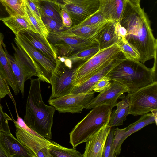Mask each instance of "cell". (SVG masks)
Listing matches in <instances>:
<instances>
[{
    "label": "cell",
    "instance_id": "6da1fadb",
    "mask_svg": "<svg viewBox=\"0 0 157 157\" xmlns=\"http://www.w3.org/2000/svg\"><path fill=\"white\" fill-rule=\"evenodd\" d=\"M119 22L127 30L125 38L138 52L141 63L144 64L156 57L157 40L148 18L140 5L127 1Z\"/></svg>",
    "mask_w": 157,
    "mask_h": 157
},
{
    "label": "cell",
    "instance_id": "7a4b0ae2",
    "mask_svg": "<svg viewBox=\"0 0 157 157\" xmlns=\"http://www.w3.org/2000/svg\"><path fill=\"white\" fill-rule=\"evenodd\" d=\"M41 80L31 79L24 121L30 128L48 140L52 138V128L55 110L53 106L43 101L40 89Z\"/></svg>",
    "mask_w": 157,
    "mask_h": 157
},
{
    "label": "cell",
    "instance_id": "3957f363",
    "mask_svg": "<svg viewBox=\"0 0 157 157\" xmlns=\"http://www.w3.org/2000/svg\"><path fill=\"white\" fill-rule=\"evenodd\" d=\"M155 73V70L147 67L140 61L126 59L105 76L125 86L129 94L156 81Z\"/></svg>",
    "mask_w": 157,
    "mask_h": 157
},
{
    "label": "cell",
    "instance_id": "277c9868",
    "mask_svg": "<svg viewBox=\"0 0 157 157\" xmlns=\"http://www.w3.org/2000/svg\"><path fill=\"white\" fill-rule=\"evenodd\" d=\"M113 107L103 105L92 108L69 134L73 148L86 142L103 126L108 124Z\"/></svg>",
    "mask_w": 157,
    "mask_h": 157
},
{
    "label": "cell",
    "instance_id": "5b68a950",
    "mask_svg": "<svg viewBox=\"0 0 157 157\" xmlns=\"http://www.w3.org/2000/svg\"><path fill=\"white\" fill-rule=\"evenodd\" d=\"M56 67L52 72L50 84L52 93L49 99L57 98L71 94L75 86L77 69L82 63L69 66L60 59L56 60Z\"/></svg>",
    "mask_w": 157,
    "mask_h": 157
},
{
    "label": "cell",
    "instance_id": "8992f818",
    "mask_svg": "<svg viewBox=\"0 0 157 157\" xmlns=\"http://www.w3.org/2000/svg\"><path fill=\"white\" fill-rule=\"evenodd\" d=\"M127 95L129 114L142 115L157 109V81Z\"/></svg>",
    "mask_w": 157,
    "mask_h": 157
},
{
    "label": "cell",
    "instance_id": "52a82bcc",
    "mask_svg": "<svg viewBox=\"0 0 157 157\" xmlns=\"http://www.w3.org/2000/svg\"><path fill=\"white\" fill-rule=\"evenodd\" d=\"M120 51L117 44L101 50L94 56L81 63L75 74V86L83 82L94 75L107 61L118 55Z\"/></svg>",
    "mask_w": 157,
    "mask_h": 157
},
{
    "label": "cell",
    "instance_id": "ba28073f",
    "mask_svg": "<svg viewBox=\"0 0 157 157\" xmlns=\"http://www.w3.org/2000/svg\"><path fill=\"white\" fill-rule=\"evenodd\" d=\"M15 41L17 46L22 49L32 60L38 78L41 81L50 84L52 73L56 66V61L45 56L18 34L15 35Z\"/></svg>",
    "mask_w": 157,
    "mask_h": 157
},
{
    "label": "cell",
    "instance_id": "9c48e42d",
    "mask_svg": "<svg viewBox=\"0 0 157 157\" xmlns=\"http://www.w3.org/2000/svg\"><path fill=\"white\" fill-rule=\"evenodd\" d=\"M64 8L70 16L74 25L86 19L100 8V0H53Z\"/></svg>",
    "mask_w": 157,
    "mask_h": 157
},
{
    "label": "cell",
    "instance_id": "30bf717a",
    "mask_svg": "<svg viewBox=\"0 0 157 157\" xmlns=\"http://www.w3.org/2000/svg\"><path fill=\"white\" fill-rule=\"evenodd\" d=\"M13 121L16 128L17 138L31 157H51L48 147L52 144L51 141L29 132Z\"/></svg>",
    "mask_w": 157,
    "mask_h": 157
},
{
    "label": "cell",
    "instance_id": "8fae6325",
    "mask_svg": "<svg viewBox=\"0 0 157 157\" xmlns=\"http://www.w3.org/2000/svg\"><path fill=\"white\" fill-rule=\"evenodd\" d=\"M93 91L86 94H70L49 99V104L59 113H79L94 97Z\"/></svg>",
    "mask_w": 157,
    "mask_h": 157
},
{
    "label": "cell",
    "instance_id": "7c38bea8",
    "mask_svg": "<svg viewBox=\"0 0 157 157\" xmlns=\"http://www.w3.org/2000/svg\"><path fill=\"white\" fill-rule=\"evenodd\" d=\"M48 39L52 44L64 43L70 45L74 48V53L98 43L95 39H87L76 35L71 27L59 32H50Z\"/></svg>",
    "mask_w": 157,
    "mask_h": 157
},
{
    "label": "cell",
    "instance_id": "4fadbf2b",
    "mask_svg": "<svg viewBox=\"0 0 157 157\" xmlns=\"http://www.w3.org/2000/svg\"><path fill=\"white\" fill-rule=\"evenodd\" d=\"M126 59L121 51L116 56L106 63L94 75L82 83L75 86L71 94H86L93 91L94 86L100 79Z\"/></svg>",
    "mask_w": 157,
    "mask_h": 157
},
{
    "label": "cell",
    "instance_id": "5bb4252c",
    "mask_svg": "<svg viewBox=\"0 0 157 157\" xmlns=\"http://www.w3.org/2000/svg\"><path fill=\"white\" fill-rule=\"evenodd\" d=\"M111 81L109 86L94 98L85 106V109H90L103 105H109L113 108L116 106L118 99L128 91L125 86L119 82L115 81Z\"/></svg>",
    "mask_w": 157,
    "mask_h": 157
},
{
    "label": "cell",
    "instance_id": "9a60e30c",
    "mask_svg": "<svg viewBox=\"0 0 157 157\" xmlns=\"http://www.w3.org/2000/svg\"><path fill=\"white\" fill-rule=\"evenodd\" d=\"M17 34L47 57L56 61L57 56L55 48L48 39L37 33L28 29L21 30Z\"/></svg>",
    "mask_w": 157,
    "mask_h": 157
},
{
    "label": "cell",
    "instance_id": "2e32d148",
    "mask_svg": "<svg viewBox=\"0 0 157 157\" xmlns=\"http://www.w3.org/2000/svg\"><path fill=\"white\" fill-rule=\"evenodd\" d=\"M111 128L108 124L105 125L86 142L83 157H102L105 143Z\"/></svg>",
    "mask_w": 157,
    "mask_h": 157
},
{
    "label": "cell",
    "instance_id": "e0dca14e",
    "mask_svg": "<svg viewBox=\"0 0 157 157\" xmlns=\"http://www.w3.org/2000/svg\"><path fill=\"white\" fill-rule=\"evenodd\" d=\"M0 146L6 157H31L21 143L11 133L0 131Z\"/></svg>",
    "mask_w": 157,
    "mask_h": 157
},
{
    "label": "cell",
    "instance_id": "ac0fdd59",
    "mask_svg": "<svg viewBox=\"0 0 157 157\" xmlns=\"http://www.w3.org/2000/svg\"><path fill=\"white\" fill-rule=\"evenodd\" d=\"M3 35L0 32V74L3 79L18 95L20 90L16 78L13 73L4 50L3 48Z\"/></svg>",
    "mask_w": 157,
    "mask_h": 157
},
{
    "label": "cell",
    "instance_id": "d6986e66",
    "mask_svg": "<svg viewBox=\"0 0 157 157\" xmlns=\"http://www.w3.org/2000/svg\"><path fill=\"white\" fill-rule=\"evenodd\" d=\"M100 9L106 19L119 21L123 13L127 0H100Z\"/></svg>",
    "mask_w": 157,
    "mask_h": 157
},
{
    "label": "cell",
    "instance_id": "ffe728a7",
    "mask_svg": "<svg viewBox=\"0 0 157 157\" xmlns=\"http://www.w3.org/2000/svg\"><path fill=\"white\" fill-rule=\"evenodd\" d=\"M116 21H109L100 31L95 38L100 50L117 44L118 38L115 33Z\"/></svg>",
    "mask_w": 157,
    "mask_h": 157
},
{
    "label": "cell",
    "instance_id": "44dd1931",
    "mask_svg": "<svg viewBox=\"0 0 157 157\" xmlns=\"http://www.w3.org/2000/svg\"><path fill=\"white\" fill-rule=\"evenodd\" d=\"M14 50V57L19 64L24 74L25 81L31 79L33 76H38L35 67L31 59L20 47L12 44Z\"/></svg>",
    "mask_w": 157,
    "mask_h": 157
},
{
    "label": "cell",
    "instance_id": "7402d4cb",
    "mask_svg": "<svg viewBox=\"0 0 157 157\" xmlns=\"http://www.w3.org/2000/svg\"><path fill=\"white\" fill-rule=\"evenodd\" d=\"M122 100L117 103V108L111 113L108 125L111 127L123 124L129 113V101L128 95L121 96Z\"/></svg>",
    "mask_w": 157,
    "mask_h": 157
},
{
    "label": "cell",
    "instance_id": "603a6c76",
    "mask_svg": "<svg viewBox=\"0 0 157 157\" xmlns=\"http://www.w3.org/2000/svg\"><path fill=\"white\" fill-rule=\"evenodd\" d=\"M100 50L99 45L97 44L71 55L65 57H59L65 63L69 65H72L77 63H82L88 60Z\"/></svg>",
    "mask_w": 157,
    "mask_h": 157
},
{
    "label": "cell",
    "instance_id": "cb8c5ba5",
    "mask_svg": "<svg viewBox=\"0 0 157 157\" xmlns=\"http://www.w3.org/2000/svg\"><path fill=\"white\" fill-rule=\"evenodd\" d=\"M3 23L16 35L21 31L28 29L36 33L28 17L17 15L10 16L2 21Z\"/></svg>",
    "mask_w": 157,
    "mask_h": 157
},
{
    "label": "cell",
    "instance_id": "d4e9b609",
    "mask_svg": "<svg viewBox=\"0 0 157 157\" xmlns=\"http://www.w3.org/2000/svg\"><path fill=\"white\" fill-rule=\"evenodd\" d=\"M109 20L94 25L78 26L71 27L72 32L75 34L89 39H95L96 37Z\"/></svg>",
    "mask_w": 157,
    "mask_h": 157
},
{
    "label": "cell",
    "instance_id": "484cf974",
    "mask_svg": "<svg viewBox=\"0 0 157 157\" xmlns=\"http://www.w3.org/2000/svg\"><path fill=\"white\" fill-rule=\"evenodd\" d=\"M154 123L157 125L155 118L151 113L142 115L138 120L126 127L125 133L120 142V147L121 149L123 143L129 136L145 126Z\"/></svg>",
    "mask_w": 157,
    "mask_h": 157
},
{
    "label": "cell",
    "instance_id": "4316f807",
    "mask_svg": "<svg viewBox=\"0 0 157 157\" xmlns=\"http://www.w3.org/2000/svg\"><path fill=\"white\" fill-rule=\"evenodd\" d=\"M41 15L51 18L62 24L60 8L52 0H40L39 2Z\"/></svg>",
    "mask_w": 157,
    "mask_h": 157
},
{
    "label": "cell",
    "instance_id": "83f0119b",
    "mask_svg": "<svg viewBox=\"0 0 157 157\" xmlns=\"http://www.w3.org/2000/svg\"><path fill=\"white\" fill-rule=\"evenodd\" d=\"M51 142L52 144L48 147L51 157H83L82 155L75 148H67L54 141Z\"/></svg>",
    "mask_w": 157,
    "mask_h": 157
},
{
    "label": "cell",
    "instance_id": "f1b7e54d",
    "mask_svg": "<svg viewBox=\"0 0 157 157\" xmlns=\"http://www.w3.org/2000/svg\"><path fill=\"white\" fill-rule=\"evenodd\" d=\"M4 50L12 71L16 79L20 90L23 97L25 82L26 81L23 71L18 63L13 57L8 53L5 46Z\"/></svg>",
    "mask_w": 157,
    "mask_h": 157
},
{
    "label": "cell",
    "instance_id": "f546056e",
    "mask_svg": "<svg viewBox=\"0 0 157 157\" xmlns=\"http://www.w3.org/2000/svg\"><path fill=\"white\" fill-rule=\"evenodd\" d=\"M11 16L28 17L25 10L24 0H0Z\"/></svg>",
    "mask_w": 157,
    "mask_h": 157
},
{
    "label": "cell",
    "instance_id": "4dcf8cb0",
    "mask_svg": "<svg viewBox=\"0 0 157 157\" xmlns=\"http://www.w3.org/2000/svg\"><path fill=\"white\" fill-rule=\"evenodd\" d=\"M120 51L127 59L139 61L140 54L137 49L127 40L125 38L118 40L117 43Z\"/></svg>",
    "mask_w": 157,
    "mask_h": 157
},
{
    "label": "cell",
    "instance_id": "1f68e13d",
    "mask_svg": "<svg viewBox=\"0 0 157 157\" xmlns=\"http://www.w3.org/2000/svg\"><path fill=\"white\" fill-rule=\"evenodd\" d=\"M29 7L34 17L39 24L42 31L43 36L48 39L49 31L44 25L42 19L41 12L38 2H34L31 0H24Z\"/></svg>",
    "mask_w": 157,
    "mask_h": 157
},
{
    "label": "cell",
    "instance_id": "d6a6232c",
    "mask_svg": "<svg viewBox=\"0 0 157 157\" xmlns=\"http://www.w3.org/2000/svg\"><path fill=\"white\" fill-rule=\"evenodd\" d=\"M108 20L102 11L99 9L90 16L80 23L76 25L82 26L94 25L101 23Z\"/></svg>",
    "mask_w": 157,
    "mask_h": 157
},
{
    "label": "cell",
    "instance_id": "836d02e7",
    "mask_svg": "<svg viewBox=\"0 0 157 157\" xmlns=\"http://www.w3.org/2000/svg\"><path fill=\"white\" fill-rule=\"evenodd\" d=\"M43 23L49 32H56L64 30L62 24L49 17L41 15Z\"/></svg>",
    "mask_w": 157,
    "mask_h": 157
},
{
    "label": "cell",
    "instance_id": "e575fe53",
    "mask_svg": "<svg viewBox=\"0 0 157 157\" xmlns=\"http://www.w3.org/2000/svg\"><path fill=\"white\" fill-rule=\"evenodd\" d=\"M115 128H111L108 136L102 157H115L113 148V141Z\"/></svg>",
    "mask_w": 157,
    "mask_h": 157
},
{
    "label": "cell",
    "instance_id": "d590c367",
    "mask_svg": "<svg viewBox=\"0 0 157 157\" xmlns=\"http://www.w3.org/2000/svg\"><path fill=\"white\" fill-rule=\"evenodd\" d=\"M56 50L57 56L65 57L74 53V49L70 45L64 43H56L53 44Z\"/></svg>",
    "mask_w": 157,
    "mask_h": 157
},
{
    "label": "cell",
    "instance_id": "8d00e7d4",
    "mask_svg": "<svg viewBox=\"0 0 157 157\" xmlns=\"http://www.w3.org/2000/svg\"><path fill=\"white\" fill-rule=\"evenodd\" d=\"M125 130L126 128L123 129H120L118 128H115L113 141V148L116 157L119 155L121 153V148L119 147V144L125 133Z\"/></svg>",
    "mask_w": 157,
    "mask_h": 157
},
{
    "label": "cell",
    "instance_id": "74e56055",
    "mask_svg": "<svg viewBox=\"0 0 157 157\" xmlns=\"http://www.w3.org/2000/svg\"><path fill=\"white\" fill-rule=\"evenodd\" d=\"M8 114L4 112L0 102V131L8 133H11L8 121H13Z\"/></svg>",
    "mask_w": 157,
    "mask_h": 157
},
{
    "label": "cell",
    "instance_id": "f35d334b",
    "mask_svg": "<svg viewBox=\"0 0 157 157\" xmlns=\"http://www.w3.org/2000/svg\"><path fill=\"white\" fill-rule=\"evenodd\" d=\"M25 12L32 25L35 29L36 32L43 36L42 31L39 24L33 15L29 7L25 1Z\"/></svg>",
    "mask_w": 157,
    "mask_h": 157
},
{
    "label": "cell",
    "instance_id": "ab89813d",
    "mask_svg": "<svg viewBox=\"0 0 157 157\" xmlns=\"http://www.w3.org/2000/svg\"><path fill=\"white\" fill-rule=\"evenodd\" d=\"M111 83V80L108 77L105 76L100 79L95 85L93 91L94 93H101L107 89Z\"/></svg>",
    "mask_w": 157,
    "mask_h": 157
},
{
    "label": "cell",
    "instance_id": "60d3db41",
    "mask_svg": "<svg viewBox=\"0 0 157 157\" xmlns=\"http://www.w3.org/2000/svg\"><path fill=\"white\" fill-rule=\"evenodd\" d=\"M60 14L63 27L67 29L71 27L73 24L72 19L68 13L64 8H60Z\"/></svg>",
    "mask_w": 157,
    "mask_h": 157
},
{
    "label": "cell",
    "instance_id": "b9f144b4",
    "mask_svg": "<svg viewBox=\"0 0 157 157\" xmlns=\"http://www.w3.org/2000/svg\"><path fill=\"white\" fill-rule=\"evenodd\" d=\"M11 94L8 85L2 78L0 74V99Z\"/></svg>",
    "mask_w": 157,
    "mask_h": 157
},
{
    "label": "cell",
    "instance_id": "7bdbcfd3",
    "mask_svg": "<svg viewBox=\"0 0 157 157\" xmlns=\"http://www.w3.org/2000/svg\"><path fill=\"white\" fill-rule=\"evenodd\" d=\"M115 33L118 40L122 38H125L127 35L126 30L120 24L119 21L116 22Z\"/></svg>",
    "mask_w": 157,
    "mask_h": 157
},
{
    "label": "cell",
    "instance_id": "ee69618b",
    "mask_svg": "<svg viewBox=\"0 0 157 157\" xmlns=\"http://www.w3.org/2000/svg\"><path fill=\"white\" fill-rule=\"evenodd\" d=\"M10 16L5 7L0 1V20L2 21Z\"/></svg>",
    "mask_w": 157,
    "mask_h": 157
},
{
    "label": "cell",
    "instance_id": "f6af8a7d",
    "mask_svg": "<svg viewBox=\"0 0 157 157\" xmlns=\"http://www.w3.org/2000/svg\"><path fill=\"white\" fill-rule=\"evenodd\" d=\"M141 0H127V1L131 3L136 5H140V2Z\"/></svg>",
    "mask_w": 157,
    "mask_h": 157
},
{
    "label": "cell",
    "instance_id": "bcb514c9",
    "mask_svg": "<svg viewBox=\"0 0 157 157\" xmlns=\"http://www.w3.org/2000/svg\"><path fill=\"white\" fill-rule=\"evenodd\" d=\"M154 117L155 118L156 123H157V109L153 110L151 111Z\"/></svg>",
    "mask_w": 157,
    "mask_h": 157
},
{
    "label": "cell",
    "instance_id": "7dc6e473",
    "mask_svg": "<svg viewBox=\"0 0 157 157\" xmlns=\"http://www.w3.org/2000/svg\"><path fill=\"white\" fill-rule=\"evenodd\" d=\"M0 157H6V156L0 146Z\"/></svg>",
    "mask_w": 157,
    "mask_h": 157
},
{
    "label": "cell",
    "instance_id": "c3c4849f",
    "mask_svg": "<svg viewBox=\"0 0 157 157\" xmlns=\"http://www.w3.org/2000/svg\"><path fill=\"white\" fill-rule=\"evenodd\" d=\"M32 1L34 2H38L40 1V0H31Z\"/></svg>",
    "mask_w": 157,
    "mask_h": 157
}]
</instances>
